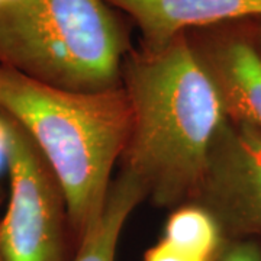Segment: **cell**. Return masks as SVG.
Here are the masks:
<instances>
[{
    "mask_svg": "<svg viewBox=\"0 0 261 261\" xmlns=\"http://www.w3.org/2000/svg\"><path fill=\"white\" fill-rule=\"evenodd\" d=\"M0 113L16 121L56 173L77 240L99 219L132 128L125 90L82 93L0 64Z\"/></svg>",
    "mask_w": 261,
    "mask_h": 261,
    "instance_id": "7a4b0ae2",
    "label": "cell"
},
{
    "mask_svg": "<svg viewBox=\"0 0 261 261\" xmlns=\"http://www.w3.org/2000/svg\"><path fill=\"white\" fill-rule=\"evenodd\" d=\"M2 5H3V0H0V8H2Z\"/></svg>",
    "mask_w": 261,
    "mask_h": 261,
    "instance_id": "5bb4252c",
    "label": "cell"
},
{
    "mask_svg": "<svg viewBox=\"0 0 261 261\" xmlns=\"http://www.w3.org/2000/svg\"><path fill=\"white\" fill-rule=\"evenodd\" d=\"M186 37L212 77L228 119L261 134V57L244 20L190 31Z\"/></svg>",
    "mask_w": 261,
    "mask_h": 261,
    "instance_id": "8992f818",
    "label": "cell"
},
{
    "mask_svg": "<svg viewBox=\"0 0 261 261\" xmlns=\"http://www.w3.org/2000/svg\"><path fill=\"white\" fill-rule=\"evenodd\" d=\"M6 137L10 197L0 221V261H64L68 224L56 173L18 122L0 113Z\"/></svg>",
    "mask_w": 261,
    "mask_h": 261,
    "instance_id": "277c9868",
    "label": "cell"
},
{
    "mask_svg": "<svg viewBox=\"0 0 261 261\" xmlns=\"http://www.w3.org/2000/svg\"><path fill=\"white\" fill-rule=\"evenodd\" d=\"M244 23L247 27V31L250 34L254 47L261 57V18L248 19V20H244Z\"/></svg>",
    "mask_w": 261,
    "mask_h": 261,
    "instance_id": "8fae6325",
    "label": "cell"
},
{
    "mask_svg": "<svg viewBox=\"0 0 261 261\" xmlns=\"http://www.w3.org/2000/svg\"><path fill=\"white\" fill-rule=\"evenodd\" d=\"M12 2H16V0H3V5H2V6H5V5H8V3H12Z\"/></svg>",
    "mask_w": 261,
    "mask_h": 261,
    "instance_id": "7c38bea8",
    "label": "cell"
},
{
    "mask_svg": "<svg viewBox=\"0 0 261 261\" xmlns=\"http://www.w3.org/2000/svg\"><path fill=\"white\" fill-rule=\"evenodd\" d=\"M144 261H199L189 257L185 252L178 251L173 245L166 243L164 240H160L155 245H152L148 251L145 252Z\"/></svg>",
    "mask_w": 261,
    "mask_h": 261,
    "instance_id": "30bf717a",
    "label": "cell"
},
{
    "mask_svg": "<svg viewBox=\"0 0 261 261\" xmlns=\"http://www.w3.org/2000/svg\"><path fill=\"white\" fill-rule=\"evenodd\" d=\"M2 199H3V190H2V185H0V202H2Z\"/></svg>",
    "mask_w": 261,
    "mask_h": 261,
    "instance_id": "4fadbf2b",
    "label": "cell"
},
{
    "mask_svg": "<svg viewBox=\"0 0 261 261\" xmlns=\"http://www.w3.org/2000/svg\"><path fill=\"white\" fill-rule=\"evenodd\" d=\"M121 86L132 112L123 171L161 207L193 203L209 151L228 116L186 34L160 48H130Z\"/></svg>",
    "mask_w": 261,
    "mask_h": 261,
    "instance_id": "6da1fadb",
    "label": "cell"
},
{
    "mask_svg": "<svg viewBox=\"0 0 261 261\" xmlns=\"http://www.w3.org/2000/svg\"><path fill=\"white\" fill-rule=\"evenodd\" d=\"M129 16L141 47L160 48L196 29L261 18V0H105Z\"/></svg>",
    "mask_w": 261,
    "mask_h": 261,
    "instance_id": "52a82bcc",
    "label": "cell"
},
{
    "mask_svg": "<svg viewBox=\"0 0 261 261\" xmlns=\"http://www.w3.org/2000/svg\"><path fill=\"white\" fill-rule=\"evenodd\" d=\"M215 261H261V240L225 238Z\"/></svg>",
    "mask_w": 261,
    "mask_h": 261,
    "instance_id": "9c48e42d",
    "label": "cell"
},
{
    "mask_svg": "<svg viewBox=\"0 0 261 261\" xmlns=\"http://www.w3.org/2000/svg\"><path fill=\"white\" fill-rule=\"evenodd\" d=\"M193 203L205 207L225 238L261 240V134L226 119L209 151Z\"/></svg>",
    "mask_w": 261,
    "mask_h": 261,
    "instance_id": "5b68a950",
    "label": "cell"
},
{
    "mask_svg": "<svg viewBox=\"0 0 261 261\" xmlns=\"http://www.w3.org/2000/svg\"><path fill=\"white\" fill-rule=\"evenodd\" d=\"M145 199L141 185L121 170L112 180L99 219L79 240L73 261H116L118 244L128 218Z\"/></svg>",
    "mask_w": 261,
    "mask_h": 261,
    "instance_id": "ba28073f",
    "label": "cell"
},
{
    "mask_svg": "<svg viewBox=\"0 0 261 261\" xmlns=\"http://www.w3.org/2000/svg\"><path fill=\"white\" fill-rule=\"evenodd\" d=\"M125 28L105 0H16L0 8V64L94 93L121 86Z\"/></svg>",
    "mask_w": 261,
    "mask_h": 261,
    "instance_id": "3957f363",
    "label": "cell"
}]
</instances>
